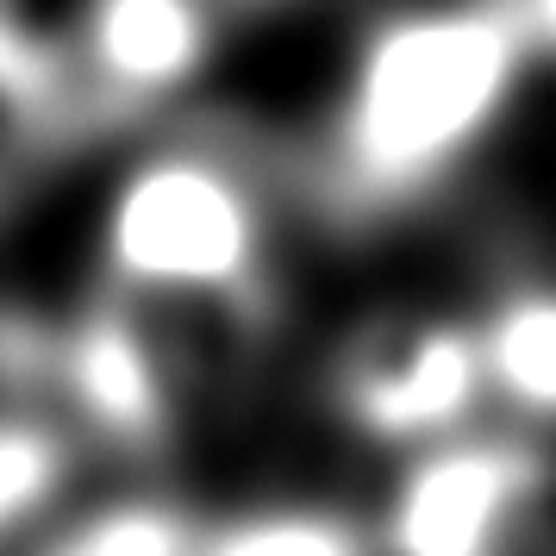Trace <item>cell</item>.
Returning <instances> with one entry per match:
<instances>
[{
    "label": "cell",
    "mask_w": 556,
    "mask_h": 556,
    "mask_svg": "<svg viewBox=\"0 0 556 556\" xmlns=\"http://www.w3.org/2000/svg\"><path fill=\"white\" fill-rule=\"evenodd\" d=\"M226 0H81L56 45L76 126H131L181 101L219 51Z\"/></svg>",
    "instance_id": "obj_5"
},
{
    "label": "cell",
    "mask_w": 556,
    "mask_h": 556,
    "mask_svg": "<svg viewBox=\"0 0 556 556\" xmlns=\"http://www.w3.org/2000/svg\"><path fill=\"white\" fill-rule=\"evenodd\" d=\"M76 438L45 413H0V538L26 526L70 476Z\"/></svg>",
    "instance_id": "obj_10"
},
{
    "label": "cell",
    "mask_w": 556,
    "mask_h": 556,
    "mask_svg": "<svg viewBox=\"0 0 556 556\" xmlns=\"http://www.w3.org/2000/svg\"><path fill=\"white\" fill-rule=\"evenodd\" d=\"M201 519L169 494H119L88 506L38 556H194Z\"/></svg>",
    "instance_id": "obj_9"
},
{
    "label": "cell",
    "mask_w": 556,
    "mask_h": 556,
    "mask_svg": "<svg viewBox=\"0 0 556 556\" xmlns=\"http://www.w3.org/2000/svg\"><path fill=\"white\" fill-rule=\"evenodd\" d=\"M194 556H376V538L344 506L256 501L226 519H201Z\"/></svg>",
    "instance_id": "obj_8"
},
{
    "label": "cell",
    "mask_w": 556,
    "mask_h": 556,
    "mask_svg": "<svg viewBox=\"0 0 556 556\" xmlns=\"http://www.w3.org/2000/svg\"><path fill=\"white\" fill-rule=\"evenodd\" d=\"M226 7H319V0H226Z\"/></svg>",
    "instance_id": "obj_12"
},
{
    "label": "cell",
    "mask_w": 556,
    "mask_h": 556,
    "mask_svg": "<svg viewBox=\"0 0 556 556\" xmlns=\"http://www.w3.org/2000/svg\"><path fill=\"white\" fill-rule=\"evenodd\" d=\"M326 406L351 438L394 456L469 431L488 406L476 319L444 306L363 313L326 356Z\"/></svg>",
    "instance_id": "obj_3"
},
{
    "label": "cell",
    "mask_w": 556,
    "mask_h": 556,
    "mask_svg": "<svg viewBox=\"0 0 556 556\" xmlns=\"http://www.w3.org/2000/svg\"><path fill=\"white\" fill-rule=\"evenodd\" d=\"M76 131V101L56 45L0 13V213Z\"/></svg>",
    "instance_id": "obj_6"
},
{
    "label": "cell",
    "mask_w": 556,
    "mask_h": 556,
    "mask_svg": "<svg viewBox=\"0 0 556 556\" xmlns=\"http://www.w3.org/2000/svg\"><path fill=\"white\" fill-rule=\"evenodd\" d=\"M506 13L526 38L531 63H556V0H506Z\"/></svg>",
    "instance_id": "obj_11"
},
{
    "label": "cell",
    "mask_w": 556,
    "mask_h": 556,
    "mask_svg": "<svg viewBox=\"0 0 556 556\" xmlns=\"http://www.w3.org/2000/svg\"><path fill=\"white\" fill-rule=\"evenodd\" d=\"M531 51L506 0H394L338 70L306 201L338 226H388L438 201L526 94Z\"/></svg>",
    "instance_id": "obj_1"
},
{
    "label": "cell",
    "mask_w": 556,
    "mask_h": 556,
    "mask_svg": "<svg viewBox=\"0 0 556 556\" xmlns=\"http://www.w3.org/2000/svg\"><path fill=\"white\" fill-rule=\"evenodd\" d=\"M488 401L526 426H556V281H519L476 313Z\"/></svg>",
    "instance_id": "obj_7"
},
{
    "label": "cell",
    "mask_w": 556,
    "mask_h": 556,
    "mask_svg": "<svg viewBox=\"0 0 556 556\" xmlns=\"http://www.w3.org/2000/svg\"><path fill=\"white\" fill-rule=\"evenodd\" d=\"M119 301L263 331L276 326V188L251 151L181 131L113 176L94 226Z\"/></svg>",
    "instance_id": "obj_2"
},
{
    "label": "cell",
    "mask_w": 556,
    "mask_h": 556,
    "mask_svg": "<svg viewBox=\"0 0 556 556\" xmlns=\"http://www.w3.org/2000/svg\"><path fill=\"white\" fill-rule=\"evenodd\" d=\"M556 469L526 431H456L406 451L369 538L376 556H513Z\"/></svg>",
    "instance_id": "obj_4"
}]
</instances>
